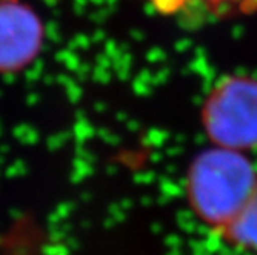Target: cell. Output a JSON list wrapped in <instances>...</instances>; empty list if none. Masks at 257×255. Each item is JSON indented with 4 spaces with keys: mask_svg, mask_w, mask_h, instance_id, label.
<instances>
[{
    "mask_svg": "<svg viewBox=\"0 0 257 255\" xmlns=\"http://www.w3.org/2000/svg\"><path fill=\"white\" fill-rule=\"evenodd\" d=\"M46 42L42 16L25 0H0V77H17L37 63Z\"/></svg>",
    "mask_w": 257,
    "mask_h": 255,
    "instance_id": "obj_3",
    "label": "cell"
},
{
    "mask_svg": "<svg viewBox=\"0 0 257 255\" xmlns=\"http://www.w3.org/2000/svg\"><path fill=\"white\" fill-rule=\"evenodd\" d=\"M209 137L226 149L257 146V82L228 77L220 82L205 105Z\"/></svg>",
    "mask_w": 257,
    "mask_h": 255,
    "instance_id": "obj_2",
    "label": "cell"
},
{
    "mask_svg": "<svg viewBox=\"0 0 257 255\" xmlns=\"http://www.w3.org/2000/svg\"><path fill=\"white\" fill-rule=\"evenodd\" d=\"M222 232L236 246L257 255V184L245 206L222 227Z\"/></svg>",
    "mask_w": 257,
    "mask_h": 255,
    "instance_id": "obj_4",
    "label": "cell"
},
{
    "mask_svg": "<svg viewBox=\"0 0 257 255\" xmlns=\"http://www.w3.org/2000/svg\"><path fill=\"white\" fill-rule=\"evenodd\" d=\"M257 184L248 161L232 149L202 154L188 175V197L202 220L222 229L245 206Z\"/></svg>",
    "mask_w": 257,
    "mask_h": 255,
    "instance_id": "obj_1",
    "label": "cell"
},
{
    "mask_svg": "<svg viewBox=\"0 0 257 255\" xmlns=\"http://www.w3.org/2000/svg\"><path fill=\"white\" fill-rule=\"evenodd\" d=\"M162 4V8L170 5L174 7L176 0H157ZM185 2L197 4L206 14L213 16L216 19H225L231 16H239V14H248L252 11H257V0H177L176 8Z\"/></svg>",
    "mask_w": 257,
    "mask_h": 255,
    "instance_id": "obj_5",
    "label": "cell"
}]
</instances>
